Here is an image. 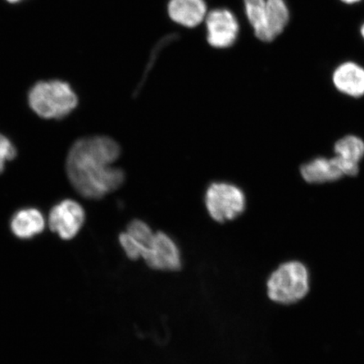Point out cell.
Returning a JSON list of instances; mask_svg holds the SVG:
<instances>
[{"label":"cell","mask_w":364,"mask_h":364,"mask_svg":"<svg viewBox=\"0 0 364 364\" xmlns=\"http://www.w3.org/2000/svg\"><path fill=\"white\" fill-rule=\"evenodd\" d=\"M29 106L45 119H62L75 110L78 97L71 86L62 80L40 81L29 91Z\"/></svg>","instance_id":"cell-2"},{"label":"cell","mask_w":364,"mask_h":364,"mask_svg":"<svg viewBox=\"0 0 364 364\" xmlns=\"http://www.w3.org/2000/svg\"><path fill=\"white\" fill-rule=\"evenodd\" d=\"M334 149V158L343 176H356L358 164L364 157L363 140L354 135L346 136L336 143Z\"/></svg>","instance_id":"cell-8"},{"label":"cell","mask_w":364,"mask_h":364,"mask_svg":"<svg viewBox=\"0 0 364 364\" xmlns=\"http://www.w3.org/2000/svg\"><path fill=\"white\" fill-rule=\"evenodd\" d=\"M168 13L173 21L186 27L201 24L208 15L204 0H171Z\"/></svg>","instance_id":"cell-10"},{"label":"cell","mask_w":364,"mask_h":364,"mask_svg":"<svg viewBox=\"0 0 364 364\" xmlns=\"http://www.w3.org/2000/svg\"><path fill=\"white\" fill-rule=\"evenodd\" d=\"M341 1H343V3L346 4H352L361 1V0H341Z\"/></svg>","instance_id":"cell-17"},{"label":"cell","mask_w":364,"mask_h":364,"mask_svg":"<svg viewBox=\"0 0 364 364\" xmlns=\"http://www.w3.org/2000/svg\"><path fill=\"white\" fill-rule=\"evenodd\" d=\"M205 205L209 216L218 223L236 220L243 215L247 199L237 186L226 182H215L205 194Z\"/></svg>","instance_id":"cell-4"},{"label":"cell","mask_w":364,"mask_h":364,"mask_svg":"<svg viewBox=\"0 0 364 364\" xmlns=\"http://www.w3.org/2000/svg\"><path fill=\"white\" fill-rule=\"evenodd\" d=\"M125 232L142 250L143 259L149 245L152 242L156 232L153 231L147 223L141 220L131 221Z\"/></svg>","instance_id":"cell-15"},{"label":"cell","mask_w":364,"mask_h":364,"mask_svg":"<svg viewBox=\"0 0 364 364\" xmlns=\"http://www.w3.org/2000/svg\"><path fill=\"white\" fill-rule=\"evenodd\" d=\"M6 1L11 4H16L18 2H21V0H6Z\"/></svg>","instance_id":"cell-18"},{"label":"cell","mask_w":364,"mask_h":364,"mask_svg":"<svg viewBox=\"0 0 364 364\" xmlns=\"http://www.w3.org/2000/svg\"><path fill=\"white\" fill-rule=\"evenodd\" d=\"M121 148L106 136L81 139L68 152L66 170L77 193L88 199H101L119 189L125 174L112 164L120 157Z\"/></svg>","instance_id":"cell-1"},{"label":"cell","mask_w":364,"mask_h":364,"mask_svg":"<svg viewBox=\"0 0 364 364\" xmlns=\"http://www.w3.org/2000/svg\"><path fill=\"white\" fill-rule=\"evenodd\" d=\"M245 13L255 34L261 41L265 35V13L267 0H244Z\"/></svg>","instance_id":"cell-14"},{"label":"cell","mask_w":364,"mask_h":364,"mask_svg":"<svg viewBox=\"0 0 364 364\" xmlns=\"http://www.w3.org/2000/svg\"><path fill=\"white\" fill-rule=\"evenodd\" d=\"M268 297L273 302L289 304L299 301L309 290V272L299 262H289L273 272L267 283Z\"/></svg>","instance_id":"cell-3"},{"label":"cell","mask_w":364,"mask_h":364,"mask_svg":"<svg viewBox=\"0 0 364 364\" xmlns=\"http://www.w3.org/2000/svg\"><path fill=\"white\" fill-rule=\"evenodd\" d=\"M207 39L213 48H226L235 43L239 34V24L234 14L225 9H217L206 18Z\"/></svg>","instance_id":"cell-7"},{"label":"cell","mask_w":364,"mask_h":364,"mask_svg":"<svg viewBox=\"0 0 364 364\" xmlns=\"http://www.w3.org/2000/svg\"><path fill=\"white\" fill-rule=\"evenodd\" d=\"M45 218L36 208H23L16 212L11 222V229L16 237L22 240L33 238L44 230Z\"/></svg>","instance_id":"cell-12"},{"label":"cell","mask_w":364,"mask_h":364,"mask_svg":"<svg viewBox=\"0 0 364 364\" xmlns=\"http://www.w3.org/2000/svg\"><path fill=\"white\" fill-rule=\"evenodd\" d=\"M85 213L81 205L66 199L52 208L48 218L50 229L63 240L75 238L83 226Z\"/></svg>","instance_id":"cell-6"},{"label":"cell","mask_w":364,"mask_h":364,"mask_svg":"<svg viewBox=\"0 0 364 364\" xmlns=\"http://www.w3.org/2000/svg\"><path fill=\"white\" fill-rule=\"evenodd\" d=\"M303 179L311 184L336 181L343 176L335 158H316L304 164L300 169Z\"/></svg>","instance_id":"cell-11"},{"label":"cell","mask_w":364,"mask_h":364,"mask_svg":"<svg viewBox=\"0 0 364 364\" xmlns=\"http://www.w3.org/2000/svg\"><path fill=\"white\" fill-rule=\"evenodd\" d=\"M143 260L151 269L175 272L181 269L182 257L178 245L165 232L154 234Z\"/></svg>","instance_id":"cell-5"},{"label":"cell","mask_w":364,"mask_h":364,"mask_svg":"<svg viewBox=\"0 0 364 364\" xmlns=\"http://www.w3.org/2000/svg\"><path fill=\"white\" fill-rule=\"evenodd\" d=\"M332 81L336 90L348 97L358 98L364 95V68L356 63L346 62L336 68Z\"/></svg>","instance_id":"cell-9"},{"label":"cell","mask_w":364,"mask_h":364,"mask_svg":"<svg viewBox=\"0 0 364 364\" xmlns=\"http://www.w3.org/2000/svg\"><path fill=\"white\" fill-rule=\"evenodd\" d=\"M17 151L11 141L0 134V174L6 169V163L13 161Z\"/></svg>","instance_id":"cell-16"},{"label":"cell","mask_w":364,"mask_h":364,"mask_svg":"<svg viewBox=\"0 0 364 364\" xmlns=\"http://www.w3.org/2000/svg\"><path fill=\"white\" fill-rule=\"evenodd\" d=\"M289 21V11L284 0H267L263 42L274 40L283 33Z\"/></svg>","instance_id":"cell-13"},{"label":"cell","mask_w":364,"mask_h":364,"mask_svg":"<svg viewBox=\"0 0 364 364\" xmlns=\"http://www.w3.org/2000/svg\"><path fill=\"white\" fill-rule=\"evenodd\" d=\"M361 35L364 39V24L361 27Z\"/></svg>","instance_id":"cell-19"}]
</instances>
